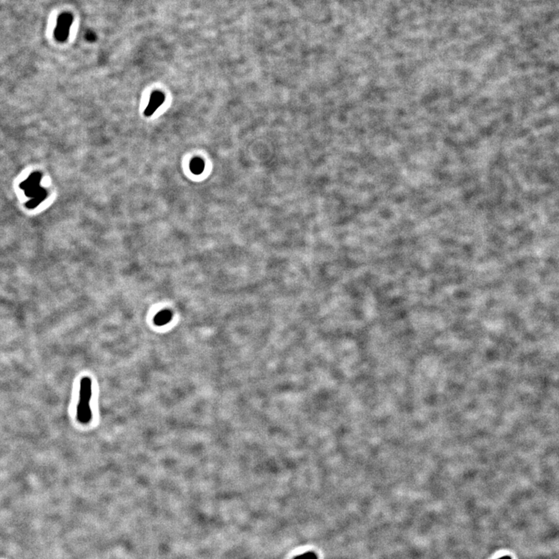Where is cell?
<instances>
[{"instance_id": "9", "label": "cell", "mask_w": 559, "mask_h": 559, "mask_svg": "<svg viewBox=\"0 0 559 559\" xmlns=\"http://www.w3.org/2000/svg\"><path fill=\"white\" fill-rule=\"evenodd\" d=\"M499 559H512V558H511V557H509V556H504V557H500V558H499Z\"/></svg>"}, {"instance_id": "3", "label": "cell", "mask_w": 559, "mask_h": 559, "mask_svg": "<svg viewBox=\"0 0 559 559\" xmlns=\"http://www.w3.org/2000/svg\"><path fill=\"white\" fill-rule=\"evenodd\" d=\"M72 21L73 16L71 13H64L59 16L55 29V37L57 41L60 42L66 41L69 35Z\"/></svg>"}, {"instance_id": "6", "label": "cell", "mask_w": 559, "mask_h": 559, "mask_svg": "<svg viewBox=\"0 0 559 559\" xmlns=\"http://www.w3.org/2000/svg\"><path fill=\"white\" fill-rule=\"evenodd\" d=\"M171 315L167 311H163L161 312L159 315L156 316V323L157 324H165L167 321H169Z\"/></svg>"}, {"instance_id": "5", "label": "cell", "mask_w": 559, "mask_h": 559, "mask_svg": "<svg viewBox=\"0 0 559 559\" xmlns=\"http://www.w3.org/2000/svg\"><path fill=\"white\" fill-rule=\"evenodd\" d=\"M190 171L195 175H199L202 174L204 169V162L200 158H195L192 159L190 164Z\"/></svg>"}, {"instance_id": "7", "label": "cell", "mask_w": 559, "mask_h": 559, "mask_svg": "<svg viewBox=\"0 0 559 559\" xmlns=\"http://www.w3.org/2000/svg\"><path fill=\"white\" fill-rule=\"evenodd\" d=\"M294 559H318V556L312 551H308V552L304 553L301 555L297 556Z\"/></svg>"}, {"instance_id": "8", "label": "cell", "mask_w": 559, "mask_h": 559, "mask_svg": "<svg viewBox=\"0 0 559 559\" xmlns=\"http://www.w3.org/2000/svg\"><path fill=\"white\" fill-rule=\"evenodd\" d=\"M85 37H86V39L88 41H89V42H93V41H96V34H95L94 32H92V31H87V32L86 33V34H85Z\"/></svg>"}, {"instance_id": "1", "label": "cell", "mask_w": 559, "mask_h": 559, "mask_svg": "<svg viewBox=\"0 0 559 559\" xmlns=\"http://www.w3.org/2000/svg\"><path fill=\"white\" fill-rule=\"evenodd\" d=\"M92 396V381L88 377H84L80 382V402L77 406V419L80 423H89L92 418L90 402Z\"/></svg>"}, {"instance_id": "4", "label": "cell", "mask_w": 559, "mask_h": 559, "mask_svg": "<svg viewBox=\"0 0 559 559\" xmlns=\"http://www.w3.org/2000/svg\"><path fill=\"white\" fill-rule=\"evenodd\" d=\"M165 101V95L160 91H155L152 93L149 104L144 110V114L146 117H150L158 110Z\"/></svg>"}, {"instance_id": "2", "label": "cell", "mask_w": 559, "mask_h": 559, "mask_svg": "<svg viewBox=\"0 0 559 559\" xmlns=\"http://www.w3.org/2000/svg\"><path fill=\"white\" fill-rule=\"evenodd\" d=\"M41 179V174L34 173L20 185V187L25 190L26 195L31 198V201L28 203V206L31 208L37 206V204H39L44 200L47 195L46 190L40 186Z\"/></svg>"}]
</instances>
